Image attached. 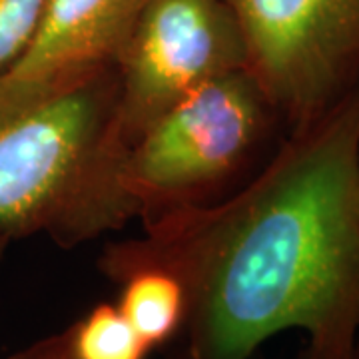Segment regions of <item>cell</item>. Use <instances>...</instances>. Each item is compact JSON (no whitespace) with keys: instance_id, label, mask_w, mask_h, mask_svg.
I'll use <instances>...</instances> for the list:
<instances>
[{"instance_id":"52a82bcc","label":"cell","mask_w":359,"mask_h":359,"mask_svg":"<svg viewBox=\"0 0 359 359\" xmlns=\"http://www.w3.org/2000/svg\"><path fill=\"white\" fill-rule=\"evenodd\" d=\"M116 283H120L116 306L150 349L164 346L182 332L186 295L172 273L158 268H138L124 273Z\"/></svg>"},{"instance_id":"3957f363","label":"cell","mask_w":359,"mask_h":359,"mask_svg":"<svg viewBox=\"0 0 359 359\" xmlns=\"http://www.w3.org/2000/svg\"><path fill=\"white\" fill-rule=\"evenodd\" d=\"M290 132L248 68L186 94L128 146L122 186L138 218L210 204L244 174L254 176Z\"/></svg>"},{"instance_id":"8992f818","label":"cell","mask_w":359,"mask_h":359,"mask_svg":"<svg viewBox=\"0 0 359 359\" xmlns=\"http://www.w3.org/2000/svg\"><path fill=\"white\" fill-rule=\"evenodd\" d=\"M146 0H46L26 50L0 80L42 90L116 68Z\"/></svg>"},{"instance_id":"6da1fadb","label":"cell","mask_w":359,"mask_h":359,"mask_svg":"<svg viewBox=\"0 0 359 359\" xmlns=\"http://www.w3.org/2000/svg\"><path fill=\"white\" fill-rule=\"evenodd\" d=\"M98 268L172 273L190 359H250L302 330L299 359H359V90L292 128L230 196L142 222Z\"/></svg>"},{"instance_id":"5b68a950","label":"cell","mask_w":359,"mask_h":359,"mask_svg":"<svg viewBox=\"0 0 359 359\" xmlns=\"http://www.w3.org/2000/svg\"><path fill=\"white\" fill-rule=\"evenodd\" d=\"M116 68L130 146L186 94L245 68L244 34L228 0H146Z\"/></svg>"},{"instance_id":"8fae6325","label":"cell","mask_w":359,"mask_h":359,"mask_svg":"<svg viewBox=\"0 0 359 359\" xmlns=\"http://www.w3.org/2000/svg\"><path fill=\"white\" fill-rule=\"evenodd\" d=\"M11 242H13V240H11L4 231H0V264H2V257L6 254V248H8Z\"/></svg>"},{"instance_id":"277c9868","label":"cell","mask_w":359,"mask_h":359,"mask_svg":"<svg viewBox=\"0 0 359 359\" xmlns=\"http://www.w3.org/2000/svg\"><path fill=\"white\" fill-rule=\"evenodd\" d=\"M245 68L287 128L359 90V0H228Z\"/></svg>"},{"instance_id":"ba28073f","label":"cell","mask_w":359,"mask_h":359,"mask_svg":"<svg viewBox=\"0 0 359 359\" xmlns=\"http://www.w3.org/2000/svg\"><path fill=\"white\" fill-rule=\"evenodd\" d=\"M74 359H146L150 346L116 304H98L62 332Z\"/></svg>"},{"instance_id":"30bf717a","label":"cell","mask_w":359,"mask_h":359,"mask_svg":"<svg viewBox=\"0 0 359 359\" xmlns=\"http://www.w3.org/2000/svg\"><path fill=\"white\" fill-rule=\"evenodd\" d=\"M8 359H74L68 351L65 334H54L39 339L25 349L13 353Z\"/></svg>"},{"instance_id":"9c48e42d","label":"cell","mask_w":359,"mask_h":359,"mask_svg":"<svg viewBox=\"0 0 359 359\" xmlns=\"http://www.w3.org/2000/svg\"><path fill=\"white\" fill-rule=\"evenodd\" d=\"M44 4L46 0H0V74L26 50Z\"/></svg>"},{"instance_id":"7a4b0ae2","label":"cell","mask_w":359,"mask_h":359,"mask_svg":"<svg viewBox=\"0 0 359 359\" xmlns=\"http://www.w3.org/2000/svg\"><path fill=\"white\" fill-rule=\"evenodd\" d=\"M118 102V68L42 90L0 80V231L76 248L138 218Z\"/></svg>"}]
</instances>
